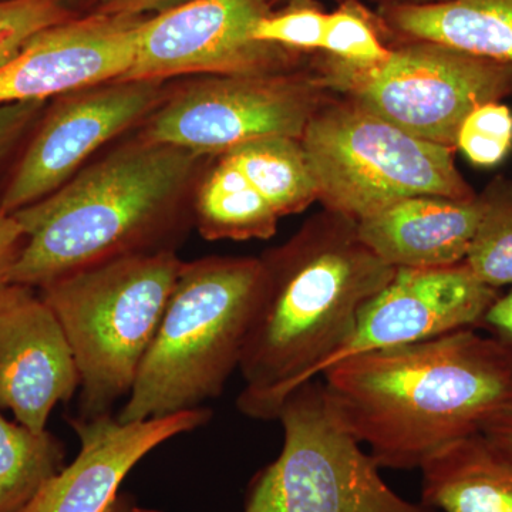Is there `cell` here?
I'll list each match as a JSON object with an SVG mask.
<instances>
[{
    "mask_svg": "<svg viewBox=\"0 0 512 512\" xmlns=\"http://www.w3.org/2000/svg\"><path fill=\"white\" fill-rule=\"evenodd\" d=\"M320 376L339 423L392 470L481 433L512 392L510 356L478 328L360 353Z\"/></svg>",
    "mask_w": 512,
    "mask_h": 512,
    "instance_id": "obj_1",
    "label": "cell"
},
{
    "mask_svg": "<svg viewBox=\"0 0 512 512\" xmlns=\"http://www.w3.org/2000/svg\"><path fill=\"white\" fill-rule=\"evenodd\" d=\"M261 261L264 279L239 363L245 386L237 406L269 421L296 387L320 376L396 269L363 244L356 221L326 210Z\"/></svg>",
    "mask_w": 512,
    "mask_h": 512,
    "instance_id": "obj_2",
    "label": "cell"
},
{
    "mask_svg": "<svg viewBox=\"0 0 512 512\" xmlns=\"http://www.w3.org/2000/svg\"><path fill=\"white\" fill-rule=\"evenodd\" d=\"M202 158L138 136L16 211L26 239L10 284L40 289L121 256L174 251L184 192Z\"/></svg>",
    "mask_w": 512,
    "mask_h": 512,
    "instance_id": "obj_3",
    "label": "cell"
},
{
    "mask_svg": "<svg viewBox=\"0 0 512 512\" xmlns=\"http://www.w3.org/2000/svg\"><path fill=\"white\" fill-rule=\"evenodd\" d=\"M262 279L261 258L184 262L117 419H161L220 397L239 369Z\"/></svg>",
    "mask_w": 512,
    "mask_h": 512,
    "instance_id": "obj_4",
    "label": "cell"
},
{
    "mask_svg": "<svg viewBox=\"0 0 512 512\" xmlns=\"http://www.w3.org/2000/svg\"><path fill=\"white\" fill-rule=\"evenodd\" d=\"M184 261L175 251L121 256L39 289L62 326L80 377V419L128 397Z\"/></svg>",
    "mask_w": 512,
    "mask_h": 512,
    "instance_id": "obj_5",
    "label": "cell"
},
{
    "mask_svg": "<svg viewBox=\"0 0 512 512\" xmlns=\"http://www.w3.org/2000/svg\"><path fill=\"white\" fill-rule=\"evenodd\" d=\"M318 201L353 221L419 195L476 197L454 148L407 133L348 99L328 100L301 137Z\"/></svg>",
    "mask_w": 512,
    "mask_h": 512,
    "instance_id": "obj_6",
    "label": "cell"
},
{
    "mask_svg": "<svg viewBox=\"0 0 512 512\" xmlns=\"http://www.w3.org/2000/svg\"><path fill=\"white\" fill-rule=\"evenodd\" d=\"M389 59L353 67L323 55L316 74L329 92L345 94L413 136L456 148L471 111L512 96V63L485 59L429 40H397Z\"/></svg>",
    "mask_w": 512,
    "mask_h": 512,
    "instance_id": "obj_7",
    "label": "cell"
},
{
    "mask_svg": "<svg viewBox=\"0 0 512 512\" xmlns=\"http://www.w3.org/2000/svg\"><path fill=\"white\" fill-rule=\"evenodd\" d=\"M278 458L249 483L244 512H439L394 493L375 458L330 409L312 379L286 397Z\"/></svg>",
    "mask_w": 512,
    "mask_h": 512,
    "instance_id": "obj_8",
    "label": "cell"
},
{
    "mask_svg": "<svg viewBox=\"0 0 512 512\" xmlns=\"http://www.w3.org/2000/svg\"><path fill=\"white\" fill-rule=\"evenodd\" d=\"M328 92L318 74L301 70L204 76L165 94L140 137L202 157L221 156L256 138L301 140L330 100Z\"/></svg>",
    "mask_w": 512,
    "mask_h": 512,
    "instance_id": "obj_9",
    "label": "cell"
},
{
    "mask_svg": "<svg viewBox=\"0 0 512 512\" xmlns=\"http://www.w3.org/2000/svg\"><path fill=\"white\" fill-rule=\"evenodd\" d=\"M269 0H190L144 20L136 59L121 80L164 82L185 74L289 72L299 53L254 39Z\"/></svg>",
    "mask_w": 512,
    "mask_h": 512,
    "instance_id": "obj_10",
    "label": "cell"
},
{
    "mask_svg": "<svg viewBox=\"0 0 512 512\" xmlns=\"http://www.w3.org/2000/svg\"><path fill=\"white\" fill-rule=\"evenodd\" d=\"M165 94L163 82L116 80L63 96L23 154L0 214H15L59 190L104 144L146 120Z\"/></svg>",
    "mask_w": 512,
    "mask_h": 512,
    "instance_id": "obj_11",
    "label": "cell"
},
{
    "mask_svg": "<svg viewBox=\"0 0 512 512\" xmlns=\"http://www.w3.org/2000/svg\"><path fill=\"white\" fill-rule=\"evenodd\" d=\"M500 293L481 282L466 262L443 268L396 269L389 284L363 306L349 338L323 372L360 353L478 328Z\"/></svg>",
    "mask_w": 512,
    "mask_h": 512,
    "instance_id": "obj_12",
    "label": "cell"
},
{
    "mask_svg": "<svg viewBox=\"0 0 512 512\" xmlns=\"http://www.w3.org/2000/svg\"><path fill=\"white\" fill-rule=\"evenodd\" d=\"M211 417L207 407L134 423L113 414L70 417L79 454L19 512H138L136 503L120 494L130 471L165 441L200 429Z\"/></svg>",
    "mask_w": 512,
    "mask_h": 512,
    "instance_id": "obj_13",
    "label": "cell"
},
{
    "mask_svg": "<svg viewBox=\"0 0 512 512\" xmlns=\"http://www.w3.org/2000/svg\"><path fill=\"white\" fill-rule=\"evenodd\" d=\"M146 18L93 12L43 30L0 69V104L47 101L124 79Z\"/></svg>",
    "mask_w": 512,
    "mask_h": 512,
    "instance_id": "obj_14",
    "label": "cell"
},
{
    "mask_svg": "<svg viewBox=\"0 0 512 512\" xmlns=\"http://www.w3.org/2000/svg\"><path fill=\"white\" fill-rule=\"evenodd\" d=\"M30 286L0 293V410L45 431L57 404L79 392L76 360L55 313Z\"/></svg>",
    "mask_w": 512,
    "mask_h": 512,
    "instance_id": "obj_15",
    "label": "cell"
},
{
    "mask_svg": "<svg viewBox=\"0 0 512 512\" xmlns=\"http://www.w3.org/2000/svg\"><path fill=\"white\" fill-rule=\"evenodd\" d=\"M481 214L480 194L471 200L419 195L357 221V234L394 269L443 268L466 261Z\"/></svg>",
    "mask_w": 512,
    "mask_h": 512,
    "instance_id": "obj_16",
    "label": "cell"
},
{
    "mask_svg": "<svg viewBox=\"0 0 512 512\" xmlns=\"http://www.w3.org/2000/svg\"><path fill=\"white\" fill-rule=\"evenodd\" d=\"M380 28L397 40H429L485 59L512 63V0H444L380 5Z\"/></svg>",
    "mask_w": 512,
    "mask_h": 512,
    "instance_id": "obj_17",
    "label": "cell"
},
{
    "mask_svg": "<svg viewBox=\"0 0 512 512\" xmlns=\"http://www.w3.org/2000/svg\"><path fill=\"white\" fill-rule=\"evenodd\" d=\"M421 503L439 512H512V457L483 433L447 444L423 461Z\"/></svg>",
    "mask_w": 512,
    "mask_h": 512,
    "instance_id": "obj_18",
    "label": "cell"
},
{
    "mask_svg": "<svg viewBox=\"0 0 512 512\" xmlns=\"http://www.w3.org/2000/svg\"><path fill=\"white\" fill-rule=\"evenodd\" d=\"M278 212L261 191L221 154L195 198V221L207 241L269 239L276 234Z\"/></svg>",
    "mask_w": 512,
    "mask_h": 512,
    "instance_id": "obj_19",
    "label": "cell"
},
{
    "mask_svg": "<svg viewBox=\"0 0 512 512\" xmlns=\"http://www.w3.org/2000/svg\"><path fill=\"white\" fill-rule=\"evenodd\" d=\"M224 154L271 202L279 217L298 214L318 201L315 181L299 138H256Z\"/></svg>",
    "mask_w": 512,
    "mask_h": 512,
    "instance_id": "obj_20",
    "label": "cell"
},
{
    "mask_svg": "<svg viewBox=\"0 0 512 512\" xmlns=\"http://www.w3.org/2000/svg\"><path fill=\"white\" fill-rule=\"evenodd\" d=\"M66 448L50 431H35L0 413V512H19L64 467Z\"/></svg>",
    "mask_w": 512,
    "mask_h": 512,
    "instance_id": "obj_21",
    "label": "cell"
},
{
    "mask_svg": "<svg viewBox=\"0 0 512 512\" xmlns=\"http://www.w3.org/2000/svg\"><path fill=\"white\" fill-rule=\"evenodd\" d=\"M480 198L483 214L464 262L485 285L512 288L511 178L495 177Z\"/></svg>",
    "mask_w": 512,
    "mask_h": 512,
    "instance_id": "obj_22",
    "label": "cell"
},
{
    "mask_svg": "<svg viewBox=\"0 0 512 512\" xmlns=\"http://www.w3.org/2000/svg\"><path fill=\"white\" fill-rule=\"evenodd\" d=\"M390 52L376 13H370L360 0H342L338 9L328 13L322 55L348 66L367 67L383 63Z\"/></svg>",
    "mask_w": 512,
    "mask_h": 512,
    "instance_id": "obj_23",
    "label": "cell"
},
{
    "mask_svg": "<svg viewBox=\"0 0 512 512\" xmlns=\"http://www.w3.org/2000/svg\"><path fill=\"white\" fill-rule=\"evenodd\" d=\"M326 18L315 0H288L284 9L271 10L256 23L254 39L299 55L320 52Z\"/></svg>",
    "mask_w": 512,
    "mask_h": 512,
    "instance_id": "obj_24",
    "label": "cell"
},
{
    "mask_svg": "<svg viewBox=\"0 0 512 512\" xmlns=\"http://www.w3.org/2000/svg\"><path fill=\"white\" fill-rule=\"evenodd\" d=\"M456 148L481 168L503 163L512 150V110L501 101L485 103L468 114L458 130Z\"/></svg>",
    "mask_w": 512,
    "mask_h": 512,
    "instance_id": "obj_25",
    "label": "cell"
},
{
    "mask_svg": "<svg viewBox=\"0 0 512 512\" xmlns=\"http://www.w3.org/2000/svg\"><path fill=\"white\" fill-rule=\"evenodd\" d=\"M73 18L64 0H0V69L40 32Z\"/></svg>",
    "mask_w": 512,
    "mask_h": 512,
    "instance_id": "obj_26",
    "label": "cell"
},
{
    "mask_svg": "<svg viewBox=\"0 0 512 512\" xmlns=\"http://www.w3.org/2000/svg\"><path fill=\"white\" fill-rule=\"evenodd\" d=\"M45 106L46 101L0 104V161L16 146Z\"/></svg>",
    "mask_w": 512,
    "mask_h": 512,
    "instance_id": "obj_27",
    "label": "cell"
},
{
    "mask_svg": "<svg viewBox=\"0 0 512 512\" xmlns=\"http://www.w3.org/2000/svg\"><path fill=\"white\" fill-rule=\"evenodd\" d=\"M478 328L487 330V335L491 336L512 360V288L508 292L500 293L491 303Z\"/></svg>",
    "mask_w": 512,
    "mask_h": 512,
    "instance_id": "obj_28",
    "label": "cell"
},
{
    "mask_svg": "<svg viewBox=\"0 0 512 512\" xmlns=\"http://www.w3.org/2000/svg\"><path fill=\"white\" fill-rule=\"evenodd\" d=\"M25 232L13 215L0 214V293L10 284V272L25 245Z\"/></svg>",
    "mask_w": 512,
    "mask_h": 512,
    "instance_id": "obj_29",
    "label": "cell"
},
{
    "mask_svg": "<svg viewBox=\"0 0 512 512\" xmlns=\"http://www.w3.org/2000/svg\"><path fill=\"white\" fill-rule=\"evenodd\" d=\"M190 0H106L94 12L106 15L146 16L147 13H161L183 5Z\"/></svg>",
    "mask_w": 512,
    "mask_h": 512,
    "instance_id": "obj_30",
    "label": "cell"
},
{
    "mask_svg": "<svg viewBox=\"0 0 512 512\" xmlns=\"http://www.w3.org/2000/svg\"><path fill=\"white\" fill-rule=\"evenodd\" d=\"M481 433L498 450L512 457V392L503 406L485 423Z\"/></svg>",
    "mask_w": 512,
    "mask_h": 512,
    "instance_id": "obj_31",
    "label": "cell"
},
{
    "mask_svg": "<svg viewBox=\"0 0 512 512\" xmlns=\"http://www.w3.org/2000/svg\"><path fill=\"white\" fill-rule=\"evenodd\" d=\"M103 2H106V0H64L67 8L72 10V12L73 9L87 8V6H94V9H96Z\"/></svg>",
    "mask_w": 512,
    "mask_h": 512,
    "instance_id": "obj_32",
    "label": "cell"
},
{
    "mask_svg": "<svg viewBox=\"0 0 512 512\" xmlns=\"http://www.w3.org/2000/svg\"><path fill=\"white\" fill-rule=\"evenodd\" d=\"M380 5H429V3L444 2V0H379Z\"/></svg>",
    "mask_w": 512,
    "mask_h": 512,
    "instance_id": "obj_33",
    "label": "cell"
}]
</instances>
